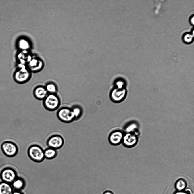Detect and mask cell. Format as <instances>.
<instances>
[{
    "label": "cell",
    "instance_id": "9a60e30c",
    "mask_svg": "<svg viewBox=\"0 0 194 194\" xmlns=\"http://www.w3.org/2000/svg\"><path fill=\"white\" fill-rule=\"evenodd\" d=\"M11 185L14 190L21 191L25 187V182L23 179L17 177L11 183Z\"/></svg>",
    "mask_w": 194,
    "mask_h": 194
},
{
    "label": "cell",
    "instance_id": "e0dca14e",
    "mask_svg": "<svg viewBox=\"0 0 194 194\" xmlns=\"http://www.w3.org/2000/svg\"><path fill=\"white\" fill-rule=\"evenodd\" d=\"M125 133L131 132L139 135V131L137 124L132 122L128 124L124 128L123 130Z\"/></svg>",
    "mask_w": 194,
    "mask_h": 194
},
{
    "label": "cell",
    "instance_id": "ffe728a7",
    "mask_svg": "<svg viewBox=\"0 0 194 194\" xmlns=\"http://www.w3.org/2000/svg\"><path fill=\"white\" fill-rule=\"evenodd\" d=\"M193 34L187 33L184 34L183 36V39L184 41L186 43H191L193 39Z\"/></svg>",
    "mask_w": 194,
    "mask_h": 194
},
{
    "label": "cell",
    "instance_id": "4fadbf2b",
    "mask_svg": "<svg viewBox=\"0 0 194 194\" xmlns=\"http://www.w3.org/2000/svg\"><path fill=\"white\" fill-rule=\"evenodd\" d=\"M48 94L57 93L59 88L57 84L55 82L50 80L47 81L44 85Z\"/></svg>",
    "mask_w": 194,
    "mask_h": 194
},
{
    "label": "cell",
    "instance_id": "30bf717a",
    "mask_svg": "<svg viewBox=\"0 0 194 194\" xmlns=\"http://www.w3.org/2000/svg\"><path fill=\"white\" fill-rule=\"evenodd\" d=\"M33 94L36 99L43 101L47 96L48 93L44 85H38L34 88Z\"/></svg>",
    "mask_w": 194,
    "mask_h": 194
},
{
    "label": "cell",
    "instance_id": "ba28073f",
    "mask_svg": "<svg viewBox=\"0 0 194 194\" xmlns=\"http://www.w3.org/2000/svg\"><path fill=\"white\" fill-rule=\"evenodd\" d=\"M1 148L3 153L8 157L14 156L18 152L17 146L13 142H4L2 144Z\"/></svg>",
    "mask_w": 194,
    "mask_h": 194
},
{
    "label": "cell",
    "instance_id": "277c9868",
    "mask_svg": "<svg viewBox=\"0 0 194 194\" xmlns=\"http://www.w3.org/2000/svg\"><path fill=\"white\" fill-rule=\"evenodd\" d=\"M56 114L58 118L63 122L70 123L76 120L71 107L68 106H63L59 107Z\"/></svg>",
    "mask_w": 194,
    "mask_h": 194
},
{
    "label": "cell",
    "instance_id": "d4e9b609",
    "mask_svg": "<svg viewBox=\"0 0 194 194\" xmlns=\"http://www.w3.org/2000/svg\"><path fill=\"white\" fill-rule=\"evenodd\" d=\"M12 194H24V193L21 191L14 190Z\"/></svg>",
    "mask_w": 194,
    "mask_h": 194
},
{
    "label": "cell",
    "instance_id": "7a4b0ae2",
    "mask_svg": "<svg viewBox=\"0 0 194 194\" xmlns=\"http://www.w3.org/2000/svg\"><path fill=\"white\" fill-rule=\"evenodd\" d=\"M43 101L44 107L47 110L51 111L58 110L61 103L60 97L57 93L48 94Z\"/></svg>",
    "mask_w": 194,
    "mask_h": 194
},
{
    "label": "cell",
    "instance_id": "7402d4cb",
    "mask_svg": "<svg viewBox=\"0 0 194 194\" xmlns=\"http://www.w3.org/2000/svg\"><path fill=\"white\" fill-rule=\"evenodd\" d=\"M173 194H191V193L189 191L185 190L182 191H176Z\"/></svg>",
    "mask_w": 194,
    "mask_h": 194
},
{
    "label": "cell",
    "instance_id": "9c48e42d",
    "mask_svg": "<svg viewBox=\"0 0 194 194\" xmlns=\"http://www.w3.org/2000/svg\"><path fill=\"white\" fill-rule=\"evenodd\" d=\"M138 136V135L133 133L125 132L122 144L126 147H133L137 144Z\"/></svg>",
    "mask_w": 194,
    "mask_h": 194
},
{
    "label": "cell",
    "instance_id": "8992f818",
    "mask_svg": "<svg viewBox=\"0 0 194 194\" xmlns=\"http://www.w3.org/2000/svg\"><path fill=\"white\" fill-rule=\"evenodd\" d=\"M124 133L123 130L119 129L113 130L110 132L108 136L109 142L114 146L122 143Z\"/></svg>",
    "mask_w": 194,
    "mask_h": 194
},
{
    "label": "cell",
    "instance_id": "6da1fadb",
    "mask_svg": "<svg viewBox=\"0 0 194 194\" xmlns=\"http://www.w3.org/2000/svg\"><path fill=\"white\" fill-rule=\"evenodd\" d=\"M32 73L26 66L21 65L14 72L13 78L15 82L18 84H25L30 80Z\"/></svg>",
    "mask_w": 194,
    "mask_h": 194
},
{
    "label": "cell",
    "instance_id": "7c38bea8",
    "mask_svg": "<svg viewBox=\"0 0 194 194\" xmlns=\"http://www.w3.org/2000/svg\"><path fill=\"white\" fill-rule=\"evenodd\" d=\"M44 64L41 61L33 59L27 64L26 67L32 73L41 71L44 67Z\"/></svg>",
    "mask_w": 194,
    "mask_h": 194
},
{
    "label": "cell",
    "instance_id": "3957f363",
    "mask_svg": "<svg viewBox=\"0 0 194 194\" xmlns=\"http://www.w3.org/2000/svg\"><path fill=\"white\" fill-rule=\"evenodd\" d=\"M27 154L29 158L35 162H41L45 159L44 150L38 144H33L29 146Z\"/></svg>",
    "mask_w": 194,
    "mask_h": 194
},
{
    "label": "cell",
    "instance_id": "52a82bcc",
    "mask_svg": "<svg viewBox=\"0 0 194 194\" xmlns=\"http://www.w3.org/2000/svg\"><path fill=\"white\" fill-rule=\"evenodd\" d=\"M0 177L2 181L11 184L18 176L15 170L11 168H7L1 171Z\"/></svg>",
    "mask_w": 194,
    "mask_h": 194
},
{
    "label": "cell",
    "instance_id": "2e32d148",
    "mask_svg": "<svg viewBox=\"0 0 194 194\" xmlns=\"http://www.w3.org/2000/svg\"><path fill=\"white\" fill-rule=\"evenodd\" d=\"M57 150L52 148L48 147L44 150L45 158L51 160L55 158L57 155Z\"/></svg>",
    "mask_w": 194,
    "mask_h": 194
},
{
    "label": "cell",
    "instance_id": "5b68a950",
    "mask_svg": "<svg viewBox=\"0 0 194 194\" xmlns=\"http://www.w3.org/2000/svg\"><path fill=\"white\" fill-rule=\"evenodd\" d=\"M64 139L61 135L55 134L51 135L47 139L46 143L48 147L56 150L61 148L64 145Z\"/></svg>",
    "mask_w": 194,
    "mask_h": 194
},
{
    "label": "cell",
    "instance_id": "5bb4252c",
    "mask_svg": "<svg viewBox=\"0 0 194 194\" xmlns=\"http://www.w3.org/2000/svg\"><path fill=\"white\" fill-rule=\"evenodd\" d=\"M14 191L11 184L3 181L0 182V194H12Z\"/></svg>",
    "mask_w": 194,
    "mask_h": 194
},
{
    "label": "cell",
    "instance_id": "8fae6325",
    "mask_svg": "<svg viewBox=\"0 0 194 194\" xmlns=\"http://www.w3.org/2000/svg\"><path fill=\"white\" fill-rule=\"evenodd\" d=\"M126 94V90L125 88L114 89L111 93L112 100L115 102H119L123 100Z\"/></svg>",
    "mask_w": 194,
    "mask_h": 194
},
{
    "label": "cell",
    "instance_id": "44dd1931",
    "mask_svg": "<svg viewBox=\"0 0 194 194\" xmlns=\"http://www.w3.org/2000/svg\"><path fill=\"white\" fill-rule=\"evenodd\" d=\"M115 85L116 88L122 89L124 88L125 83L122 80H117L115 83Z\"/></svg>",
    "mask_w": 194,
    "mask_h": 194
},
{
    "label": "cell",
    "instance_id": "cb8c5ba5",
    "mask_svg": "<svg viewBox=\"0 0 194 194\" xmlns=\"http://www.w3.org/2000/svg\"><path fill=\"white\" fill-rule=\"evenodd\" d=\"M103 194H114L112 191L109 190H107L103 192Z\"/></svg>",
    "mask_w": 194,
    "mask_h": 194
},
{
    "label": "cell",
    "instance_id": "ac0fdd59",
    "mask_svg": "<svg viewBox=\"0 0 194 194\" xmlns=\"http://www.w3.org/2000/svg\"><path fill=\"white\" fill-rule=\"evenodd\" d=\"M174 186L176 191L185 190L187 186V182L184 178H180L176 181Z\"/></svg>",
    "mask_w": 194,
    "mask_h": 194
},
{
    "label": "cell",
    "instance_id": "484cf974",
    "mask_svg": "<svg viewBox=\"0 0 194 194\" xmlns=\"http://www.w3.org/2000/svg\"><path fill=\"white\" fill-rule=\"evenodd\" d=\"M191 18L190 20V22L193 25V22H194V17H193H193H191Z\"/></svg>",
    "mask_w": 194,
    "mask_h": 194
},
{
    "label": "cell",
    "instance_id": "603a6c76",
    "mask_svg": "<svg viewBox=\"0 0 194 194\" xmlns=\"http://www.w3.org/2000/svg\"><path fill=\"white\" fill-rule=\"evenodd\" d=\"M20 46L22 48H25L27 46V43L24 41H21L20 43Z\"/></svg>",
    "mask_w": 194,
    "mask_h": 194
},
{
    "label": "cell",
    "instance_id": "d6986e66",
    "mask_svg": "<svg viewBox=\"0 0 194 194\" xmlns=\"http://www.w3.org/2000/svg\"><path fill=\"white\" fill-rule=\"evenodd\" d=\"M74 113L76 120L78 119L80 116L81 111L80 108L77 106H74L71 107Z\"/></svg>",
    "mask_w": 194,
    "mask_h": 194
}]
</instances>
